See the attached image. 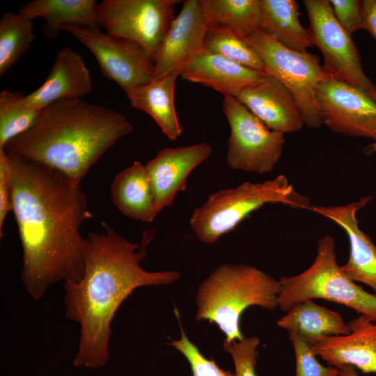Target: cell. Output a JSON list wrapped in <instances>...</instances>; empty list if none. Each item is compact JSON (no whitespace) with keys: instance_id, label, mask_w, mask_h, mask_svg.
<instances>
[{"instance_id":"6da1fadb","label":"cell","mask_w":376,"mask_h":376,"mask_svg":"<svg viewBox=\"0 0 376 376\" xmlns=\"http://www.w3.org/2000/svg\"><path fill=\"white\" fill-rule=\"evenodd\" d=\"M10 158L12 211L23 250L22 280L37 300L58 281L82 278L87 237L80 228L93 215L81 182L49 166Z\"/></svg>"},{"instance_id":"7a4b0ae2","label":"cell","mask_w":376,"mask_h":376,"mask_svg":"<svg viewBox=\"0 0 376 376\" xmlns=\"http://www.w3.org/2000/svg\"><path fill=\"white\" fill-rule=\"evenodd\" d=\"M87 236L84 272L77 282H64L65 316L79 324L78 351L73 365L103 367L109 359L111 324L122 302L137 288L169 285L177 271L147 272L141 263L155 230L143 231L140 244L130 242L109 226Z\"/></svg>"},{"instance_id":"3957f363","label":"cell","mask_w":376,"mask_h":376,"mask_svg":"<svg viewBox=\"0 0 376 376\" xmlns=\"http://www.w3.org/2000/svg\"><path fill=\"white\" fill-rule=\"evenodd\" d=\"M134 130L123 113L75 98L43 109L32 127L3 148L11 157L54 169L81 182L121 138Z\"/></svg>"},{"instance_id":"277c9868","label":"cell","mask_w":376,"mask_h":376,"mask_svg":"<svg viewBox=\"0 0 376 376\" xmlns=\"http://www.w3.org/2000/svg\"><path fill=\"white\" fill-rule=\"evenodd\" d=\"M280 283L262 270L244 264H224L200 284L196 297V320L214 322L225 341L244 338L240 320L248 307L273 311L278 305Z\"/></svg>"},{"instance_id":"5b68a950","label":"cell","mask_w":376,"mask_h":376,"mask_svg":"<svg viewBox=\"0 0 376 376\" xmlns=\"http://www.w3.org/2000/svg\"><path fill=\"white\" fill-rule=\"evenodd\" d=\"M267 203L310 210L308 198L299 194L284 175L261 182H244L240 185L211 194L194 210L190 226L198 240L213 244L233 230L251 212Z\"/></svg>"},{"instance_id":"8992f818","label":"cell","mask_w":376,"mask_h":376,"mask_svg":"<svg viewBox=\"0 0 376 376\" xmlns=\"http://www.w3.org/2000/svg\"><path fill=\"white\" fill-rule=\"evenodd\" d=\"M278 305L287 311L306 300L322 299L351 308L376 322V295L347 276L337 263L334 237L326 235L317 242L312 265L303 272L281 276Z\"/></svg>"},{"instance_id":"52a82bcc","label":"cell","mask_w":376,"mask_h":376,"mask_svg":"<svg viewBox=\"0 0 376 376\" xmlns=\"http://www.w3.org/2000/svg\"><path fill=\"white\" fill-rule=\"evenodd\" d=\"M245 40L262 61L265 74L278 79L292 93L304 124L310 128L322 126L316 89L330 75L320 64L319 56L289 49L261 31Z\"/></svg>"},{"instance_id":"ba28073f","label":"cell","mask_w":376,"mask_h":376,"mask_svg":"<svg viewBox=\"0 0 376 376\" xmlns=\"http://www.w3.org/2000/svg\"><path fill=\"white\" fill-rule=\"evenodd\" d=\"M222 111L230 130L228 166L259 174L272 171L282 155L284 134L270 130L233 96L224 95Z\"/></svg>"},{"instance_id":"9c48e42d","label":"cell","mask_w":376,"mask_h":376,"mask_svg":"<svg viewBox=\"0 0 376 376\" xmlns=\"http://www.w3.org/2000/svg\"><path fill=\"white\" fill-rule=\"evenodd\" d=\"M178 0H104L98 3V22L107 33L141 47L155 62L173 21Z\"/></svg>"},{"instance_id":"30bf717a","label":"cell","mask_w":376,"mask_h":376,"mask_svg":"<svg viewBox=\"0 0 376 376\" xmlns=\"http://www.w3.org/2000/svg\"><path fill=\"white\" fill-rule=\"evenodd\" d=\"M313 45L331 77L365 92L376 102V85L363 71L357 47L335 18L329 0H305Z\"/></svg>"},{"instance_id":"8fae6325","label":"cell","mask_w":376,"mask_h":376,"mask_svg":"<svg viewBox=\"0 0 376 376\" xmlns=\"http://www.w3.org/2000/svg\"><path fill=\"white\" fill-rule=\"evenodd\" d=\"M72 35L94 55L102 75L115 81L123 91L150 81L154 62L136 44L100 29L72 25L60 28Z\"/></svg>"},{"instance_id":"7c38bea8","label":"cell","mask_w":376,"mask_h":376,"mask_svg":"<svg viewBox=\"0 0 376 376\" xmlns=\"http://www.w3.org/2000/svg\"><path fill=\"white\" fill-rule=\"evenodd\" d=\"M316 97L323 125L330 130L376 144V102L370 96L330 77L317 87Z\"/></svg>"},{"instance_id":"4fadbf2b","label":"cell","mask_w":376,"mask_h":376,"mask_svg":"<svg viewBox=\"0 0 376 376\" xmlns=\"http://www.w3.org/2000/svg\"><path fill=\"white\" fill-rule=\"evenodd\" d=\"M207 28L200 1H185L159 48L152 80L180 75L203 50Z\"/></svg>"},{"instance_id":"5bb4252c","label":"cell","mask_w":376,"mask_h":376,"mask_svg":"<svg viewBox=\"0 0 376 376\" xmlns=\"http://www.w3.org/2000/svg\"><path fill=\"white\" fill-rule=\"evenodd\" d=\"M373 199L361 197L359 201L340 205H313L311 210L337 224L346 233L350 254L340 266L345 274L354 282L371 288L376 295V246L368 235L359 226L357 212Z\"/></svg>"},{"instance_id":"9a60e30c","label":"cell","mask_w":376,"mask_h":376,"mask_svg":"<svg viewBox=\"0 0 376 376\" xmlns=\"http://www.w3.org/2000/svg\"><path fill=\"white\" fill-rule=\"evenodd\" d=\"M211 152V146L204 142L187 146L166 147L147 162L146 167L155 191L158 212L171 206L178 193L186 190L189 175Z\"/></svg>"},{"instance_id":"2e32d148","label":"cell","mask_w":376,"mask_h":376,"mask_svg":"<svg viewBox=\"0 0 376 376\" xmlns=\"http://www.w3.org/2000/svg\"><path fill=\"white\" fill-rule=\"evenodd\" d=\"M233 97L272 130L293 133L301 130L305 125L292 93L272 76L267 75L260 81Z\"/></svg>"},{"instance_id":"e0dca14e","label":"cell","mask_w":376,"mask_h":376,"mask_svg":"<svg viewBox=\"0 0 376 376\" xmlns=\"http://www.w3.org/2000/svg\"><path fill=\"white\" fill-rule=\"evenodd\" d=\"M347 324L349 334L324 337L308 345L330 366L340 369L350 365L363 373H376V322L359 315Z\"/></svg>"},{"instance_id":"ac0fdd59","label":"cell","mask_w":376,"mask_h":376,"mask_svg":"<svg viewBox=\"0 0 376 376\" xmlns=\"http://www.w3.org/2000/svg\"><path fill=\"white\" fill-rule=\"evenodd\" d=\"M92 91V79L83 58L65 47L57 52L43 84L24 100L33 109L42 111L58 101L81 98Z\"/></svg>"},{"instance_id":"d6986e66","label":"cell","mask_w":376,"mask_h":376,"mask_svg":"<svg viewBox=\"0 0 376 376\" xmlns=\"http://www.w3.org/2000/svg\"><path fill=\"white\" fill-rule=\"evenodd\" d=\"M266 75L205 50L180 75L183 79L211 88L223 96H235Z\"/></svg>"},{"instance_id":"ffe728a7","label":"cell","mask_w":376,"mask_h":376,"mask_svg":"<svg viewBox=\"0 0 376 376\" xmlns=\"http://www.w3.org/2000/svg\"><path fill=\"white\" fill-rule=\"evenodd\" d=\"M110 192L113 205L130 219L152 222L159 213L146 165L139 161L115 175Z\"/></svg>"},{"instance_id":"44dd1931","label":"cell","mask_w":376,"mask_h":376,"mask_svg":"<svg viewBox=\"0 0 376 376\" xmlns=\"http://www.w3.org/2000/svg\"><path fill=\"white\" fill-rule=\"evenodd\" d=\"M178 77L170 75L124 91L130 106L149 114L164 134L173 141L177 139L183 131L174 102Z\"/></svg>"},{"instance_id":"7402d4cb","label":"cell","mask_w":376,"mask_h":376,"mask_svg":"<svg viewBox=\"0 0 376 376\" xmlns=\"http://www.w3.org/2000/svg\"><path fill=\"white\" fill-rule=\"evenodd\" d=\"M98 3L94 0H33L22 6L18 13L33 20L41 17L42 32L54 38L63 25L100 29Z\"/></svg>"},{"instance_id":"603a6c76","label":"cell","mask_w":376,"mask_h":376,"mask_svg":"<svg viewBox=\"0 0 376 376\" xmlns=\"http://www.w3.org/2000/svg\"><path fill=\"white\" fill-rule=\"evenodd\" d=\"M276 324L288 332L296 334L309 345L324 337L350 332L347 323L338 313L311 299L291 307Z\"/></svg>"},{"instance_id":"cb8c5ba5","label":"cell","mask_w":376,"mask_h":376,"mask_svg":"<svg viewBox=\"0 0 376 376\" xmlns=\"http://www.w3.org/2000/svg\"><path fill=\"white\" fill-rule=\"evenodd\" d=\"M263 19L261 31L283 47L306 52L313 46L309 28L299 20L298 3L295 0H262Z\"/></svg>"},{"instance_id":"d4e9b609","label":"cell","mask_w":376,"mask_h":376,"mask_svg":"<svg viewBox=\"0 0 376 376\" xmlns=\"http://www.w3.org/2000/svg\"><path fill=\"white\" fill-rule=\"evenodd\" d=\"M207 26L219 25L242 38L260 31L263 19L262 0H199Z\"/></svg>"},{"instance_id":"484cf974","label":"cell","mask_w":376,"mask_h":376,"mask_svg":"<svg viewBox=\"0 0 376 376\" xmlns=\"http://www.w3.org/2000/svg\"><path fill=\"white\" fill-rule=\"evenodd\" d=\"M36 38L32 20L8 12L0 19V76H3L30 48Z\"/></svg>"},{"instance_id":"4316f807","label":"cell","mask_w":376,"mask_h":376,"mask_svg":"<svg viewBox=\"0 0 376 376\" xmlns=\"http://www.w3.org/2000/svg\"><path fill=\"white\" fill-rule=\"evenodd\" d=\"M203 50L265 73L262 61L246 40L226 26H207Z\"/></svg>"},{"instance_id":"83f0119b","label":"cell","mask_w":376,"mask_h":376,"mask_svg":"<svg viewBox=\"0 0 376 376\" xmlns=\"http://www.w3.org/2000/svg\"><path fill=\"white\" fill-rule=\"evenodd\" d=\"M24 96L8 89L0 93V148L30 129L42 111L31 107Z\"/></svg>"},{"instance_id":"f1b7e54d","label":"cell","mask_w":376,"mask_h":376,"mask_svg":"<svg viewBox=\"0 0 376 376\" xmlns=\"http://www.w3.org/2000/svg\"><path fill=\"white\" fill-rule=\"evenodd\" d=\"M180 327V338L169 343L186 358L190 365L193 376H235L230 371L221 369L212 359H207L186 336L179 315L176 312Z\"/></svg>"},{"instance_id":"f546056e","label":"cell","mask_w":376,"mask_h":376,"mask_svg":"<svg viewBox=\"0 0 376 376\" xmlns=\"http://www.w3.org/2000/svg\"><path fill=\"white\" fill-rule=\"evenodd\" d=\"M260 339L244 336L241 340L225 341L223 347L231 356L235 365V376H257L256 364Z\"/></svg>"},{"instance_id":"4dcf8cb0","label":"cell","mask_w":376,"mask_h":376,"mask_svg":"<svg viewBox=\"0 0 376 376\" xmlns=\"http://www.w3.org/2000/svg\"><path fill=\"white\" fill-rule=\"evenodd\" d=\"M289 333L296 359L295 376H337L339 369L320 364L311 346L293 332Z\"/></svg>"},{"instance_id":"1f68e13d","label":"cell","mask_w":376,"mask_h":376,"mask_svg":"<svg viewBox=\"0 0 376 376\" xmlns=\"http://www.w3.org/2000/svg\"><path fill=\"white\" fill-rule=\"evenodd\" d=\"M339 24L350 35L362 29V1L329 0Z\"/></svg>"},{"instance_id":"d6a6232c","label":"cell","mask_w":376,"mask_h":376,"mask_svg":"<svg viewBox=\"0 0 376 376\" xmlns=\"http://www.w3.org/2000/svg\"><path fill=\"white\" fill-rule=\"evenodd\" d=\"M10 158L0 149V234L2 237L4 221L12 210Z\"/></svg>"},{"instance_id":"836d02e7","label":"cell","mask_w":376,"mask_h":376,"mask_svg":"<svg viewBox=\"0 0 376 376\" xmlns=\"http://www.w3.org/2000/svg\"><path fill=\"white\" fill-rule=\"evenodd\" d=\"M362 29H366L376 41V0L362 1Z\"/></svg>"},{"instance_id":"e575fe53","label":"cell","mask_w":376,"mask_h":376,"mask_svg":"<svg viewBox=\"0 0 376 376\" xmlns=\"http://www.w3.org/2000/svg\"><path fill=\"white\" fill-rule=\"evenodd\" d=\"M337 376H359L355 368L352 366H344L339 369V373Z\"/></svg>"}]
</instances>
